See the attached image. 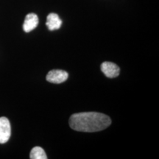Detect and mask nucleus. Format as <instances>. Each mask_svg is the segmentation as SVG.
Instances as JSON below:
<instances>
[{"label":"nucleus","instance_id":"obj_1","mask_svg":"<svg viewBox=\"0 0 159 159\" xmlns=\"http://www.w3.org/2000/svg\"><path fill=\"white\" fill-rule=\"evenodd\" d=\"M111 124L110 117L97 112H83L71 115L69 125L80 132L92 133L106 129Z\"/></svg>","mask_w":159,"mask_h":159},{"label":"nucleus","instance_id":"obj_2","mask_svg":"<svg viewBox=\"0 0 159 159\" xmlns=\"http://www.w3.org/2000/svg\"><path fill=\"white\" fill-rule=\"evenodd\" d=\"M69 77V74L66 71L60 70V69H54L49 71L47 75V80L52 83H62L65 82Z\"/></svg>","mask_w":159,"mask_h":159},{"label":"nucleus","instance_id":"obj_3","mask_svg":"<svg viewBox=\"0 0 159 159\" xmlns=\"http://www.w3.org/2000/svg\"><path fill=\"white\" fill-rule=\"evenodd\" d=\"M11 134V124L6 117L0 118V144L8 142Z\"/></svg>","mask_w":159,"mask_h":159},{"label":"nucleus","instance_id":"obj_4","mask_svg":"<svg viewBox=\"0 0 159 159\" xmlns=\"http://www.w3.org/2000/svg\"><path fill=\"white\" fill-rule=\"evenodd\" d=\"M101 70L105 76L109 78H114L119 76L120 69L116 64L111 62H103L101 64Z\"/></svg>","mask_w":159,"mask_h":159},{"label":"nucleus","instance_id":"obj_5","mask_svg":"<svg viewBox=\"0 0 159 159\" xmlns=\"http://www.w3.org/2000/svg\"><path fill=\"white\" fill-rule=\"evenodd\" d=\"M39 17L35 13H29L26 16L25 22L23 25V30L25 33H30L33 30L39 25Z\"/></svg>","mask_w":159,"mask_h":159},{"label":"nucleus","instance_id":"obj_6","mask_svg":"<svg viewBox=\"0 0 159 159\" xmlns=\"http://www.w3.org/2000/svg\"><path fill=\"white\" fill-rule=\"evenodd\" d=\"M46 25H47L49 30H58L61 27L62 21L59 18L58 15L56 14V13H49L47 16Z\"/></svg>","mask_w":159,"mask_h":159},{"label":"nucleus","instance_id":"obj_7","mask_svg":"<svg viewBox=\"0 0 159 159\" xmlns=\"http://www.w3.org/2000/svg\"><path fill=\"white\" fill-rule=\"evenodd\" d=\"M30 158L31 159H47V157L44 150L41 147H35L32 149Z\"/></svg>","mask_w":159,"mask_h":159}]
</instances>
